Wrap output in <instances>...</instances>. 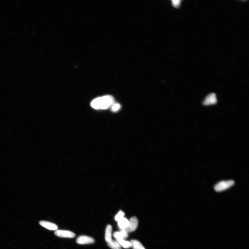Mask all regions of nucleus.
<instances>
[{
	"label": "nucleus",
	"mask_w": 249,
	"mask_h": 249,
	"mask_svg": "<svg viewBox=\"0 0 249 249\" xmlns=\"http://www.w3.org/2000/svg\"><path fill=\"white\" fill-rule=\"evenodd\" d=\"M113 98L107 95L96 98L92 101L91 105L95 109H106L113 104Z\"/></svg>",
	"instance_id": "nucleus-1"
},
{
	"label": "nucleus",
	"mask_w": 249,
	"mask_h": 249,
	"mask_svg": "<svg viewBox=\"0 0 249 249\" xmlns=\"http://www.w3.org/2000/svg\"><path fill=\"white\" fill-rule=\"evenodd\" d=\"M233 180L224 181H221L216 185L214 187V189L217 192H221L225 190L232 187L234 184Z\"/></svg>",
	"instance_id": "nucleus-2"
},
{
	"label": "nucleus",
	"mask_w": 249,
	"mask_h": 249,
	"mask_svg": "<svg viewBox=\"0 0 249 249\" xmlns=\"http://www.w3.org/2000/svg\"><path fill=\"white\" fill-rule=\"evenodd\" d=\"M138 221L137 218L134 216L130 218L128 226L124 230L127 233L135 231L138 228Z\"/></svg>",
	"instance_id": "nucleus-3"
},
{
	"label": "nucleus",
	"mask_w": 249,
	"mask_h": 249,
	"mask_svg": "<svg viewBox=\"0 0 249 249\" xmlns=\"http://www.w3.org/2000/svg\"><path fill=\"white\" fill-rule=\"evenodd\" d=\"M217 100L216 95L215 93H212L209 94L205 98L203 104L205 106H209L215 104Z\"/></svg>",
	"instance_id": "nucleus-4"
},
{
	"label": "nucleus",
	"mask_w": 249,
	"mask_h": 249,
	"mask_svg": "<svg viewBox=\"0 0 249 249\" xmlns=\"http://www.w3.org/2000/svg\"><path fill=\"white\" fill-rule=\"evenodd\" d=\"M55 234L57 236L62 238H72L75 236V234L72 231L61 230H57Z\"/></svg>",
	"instance_id": "nucleus-5"
},
{
	"label": "nucleus",
	"mask_w": 249,
	"mask_h": 249,
	"mask_svg": "<svg viewBox=\"0 0 249 249\" xmlns=\"http://www.w3.org/2000/svg\"><path fill=\"white\" fill-rule=\"evenodd\" d=\"M76 243L80 245L91 244L94 243L95 240L92 238L86 236H81L78 237Z\"/></svg>",
	"instance_id": "nucleus-6"
},
{
	"label": "nucleus",
	"mask_w": 249,
	"mask_h": 249,
	"mask_svg": "<svg viewBox=\"0 0 249 249\" xmlns=\"http://www.w3.org/2000/svg\"><path fill=\"white\" fill-rule=\"evenodd\" d=\"M40 224L45 228L51 231H56L58 227L56 225L53 223L48 222V221H42L40 222Z\"/></svg>",
	"instance_id": "nucleus-7"
},
{
	"label": "nucleus",
	"mask_w": 249,
	"mask_h": 249,
	"mask_svg": "<svg viewBox=\"0 0 249 249\" xmlns=\"http://www.w3.org/2000/svg\"><path fill=\"white\" fill-rule=\"evenodd\" d=\"M114 236L116 238L117 240H125L128 237V233L124 230H121L119 231L115 232L113 234Z\"/></svg>",
	"instance_id": "nucleus-8"
},
{
	"label": "nucleus",
	"mask_w": 249,
	"mask_h": 249,
	"mask_svg": "<svg viewBox=\"0 0 249 249\" xmlns=\"http://www.w3.org/2000/svg\"><path fill=\"white\" fill-rule=\"evenodd\" d=\"M112 226L111 225H108L107 226L106 231L105 239L106 242L107 243L111 241L112 239Z\"/></svg>",
	"instance_id": "nucleus-9"
},
{
	"label": "nucleus",
	"mask_w": 249,
	"mask_h": 249,
	"mask_svg": "<svg viewBox=\"0 0 249 249\" xmlns=\"http://www.w3.org/2000/svg\"><path fill=\"white\" fill-rule=\"evenodd\" d=\"M118 222V226L120 231L124 230L128 226L129 220L127 218H124Z\"/></svg>",
	"instance_id": "nucleus-10"
},
{
	"label": "nucleus",
	"mask_w": 249,
	"mask_h": 249,
	"mask_svg": "<svg viewBox=\"0 0 249 249\" xmlns=\"http://www.w3.org/2000/svg\"><path fill=\"white\" fill-rule=\"evenodd\" d=\"M130 242L132 243V247L133 249H146L138 240H131Z\"/></svg>",
	"instance_id": "nucleus-11"
},
{
	"label": "nucleus",
	"mask_w": 249,
	"mask_h": 249,
	"mask_svg": "<svg viewBox=\"0 0 249 249\" xmlns=\"http://www.w3.org/2000/svg\"><path fill=\"white\" fill-rule=\"evenodd\" d=\"M117 241L120 246H122L123 248H129L132 247V243L130 242L126 241L123 239L118 240Z\"/></svg>",
	"instance_id": "nucleus-12"
},
{
	"label": "nucleus",
	"mask_w": 249,
	"mask_h": 249,
	"mask_svg": "<svg viewBox=\"0 0 249 249\" xmlns=\"http://www.w3.org/2000/svg\"><path fill=\"white\" fill-rule=\"evenodd\" d=\"M108 245L112 249H121V246L117 241L112 240L111 242L108 243Z\"/></svg>",
	"instance_id": "nucleus-13"
},
{
	"label": "nucleus",
	"mask_w": 249,
	"mask_h": 249,
	"mask_svg": "<svg viewBox=\"0 0 249 249\" xmlns=\"http://www.w3.org/2000/svg\"><path fill=\"white\" fill-rule=\"evenodd\" d=\"M125 215V213L124 212H123L122 211H120L115 217V220L118 222V221L124 218Z\"/></svg>",
	"instance_id": "nucleus-14"
},
{
	"label": "nucleus",
	"mask_w": 249,
	"mask_h": 249,
	"mask_svg": "<svg viewBox=\"0 0 249 249\" xmlns=\"http://www.w3.org/2000/svg\"><path fill=\"white\" fill-rule=\"evenodd\" d=\"M120 106L119 103L114 104L112 107L111 110L113 111H118L120 108Z\"/></svg>",
	"instance_id": "nucleus-15"
},
{
	"label": "nucleus",
	"mask_w": 249,
	"mask_h": 249,
	"mask_svg": "<svg viewBox=\"0 0 249 249\" xmlns=\"http://www.w3.org/2000/svg\"><path fill=\"white\" fill-rule=\"evenodd\" d=\"M173 4L174 6H177L179 5L180 1H173Z\"/></svg>",
	"instance_id": "nucleus-16"
}]
</instances>
